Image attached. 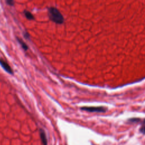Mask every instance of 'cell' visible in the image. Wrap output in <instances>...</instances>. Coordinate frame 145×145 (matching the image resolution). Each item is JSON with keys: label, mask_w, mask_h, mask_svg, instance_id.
Returning <instances> with one entry per match:
<instances>
[{"label": "cell", "mask_w": 145, "mask_h": 145, "mask_svg": "<svg viewBox=\"0 0 145 145\" xmlns=\"http://www.w3.org/2000/svg\"><path fill=\"white\" fill-rule=\"evenodd\" d=\"M48 15L51 20L57 24H62L64 22V18L59 11L53 7L48 8Z\"/></svg>", "instance_id": "cell-1"}, {"label": "cell", "mask_w": 145, "mask_h": 145, "mask_svg": "<svg viewBox=\"0 0 145 145\" xmlns=\"http://www.w3.org/2000/svg\"><path fill=\"white\" fill-rule=\"evenodd\" d=\"M81 109L90 112H105L106 111V109L102 106H84L81 108Z\"/></svg>", "instance_id": "cell-2"}, {"label": "cell", "mask_w": 145, "mask_h": 145, "mask_svg": "<svg viewBox=\"0 0 145 145\" xmlns=\"http://www.w3.org/2000/svg\"><path fill=\"white\" fill-rule=\"evenodd\" d=\"M0 65L6 72L9 73L10 74H13V71L10 65L1 58H0Z\"/></svg>", "instance_id": "cell-3"}, {"label": "cell", "mask_w": 145, "mask_h": 145, "mask_svg": "<svg viewBox=\"0 0 145 145\" xmlns=\"http://www.w3.org/2000/svg\"><path fill=\"white\" fill-rule=\"evenodd\" d=\"M40 135L41 140L43 145H47V139H46L45 133L44 131V130L41 129L40 130Z\"/></svg>", "instance_id": "cell-4"}, {"label": "cell", "mask_w": 145, "mask_h": 145, "mask_svg": "<svg viewBox=\"0 0 145 145\" xmlns=\"http://www.w3.org/2000/svg\"><path fill=\"white\" fill-rule=\"evenodd\" d=\"M17 39V40H18V41L19 42V44H20V45L22 46V47L23 48V49L24 50H27V49H28V46L27 45V44L23 41V40L22 39H20V38H19V37H17L16 38Z\"/></svg>", "instance_id": "cell-5"}, {"label": "cell", "mask_w": 145, "mask_h": 145, "mask_svg": "<svg viewBox=\"0 0 145 145\" xmlns=\"http://www.w3.org/2000/svg\"><path fill=\"white\" fill-rule=\"evenodd\" d=\"M24 15H25V17L28 19H29V20H33L34 19V16H33V15L29 11H28L27 10H25L24 11Z\"/></svg>", "instance_id": "cell-6"}, {"label": "cell", "mask_w": 145, "mask_h": 145, "mask_svg": "<svg viewBox=\"0 0 145 145\" xmlns=\"http://www.w3.org/2000/svg\"><path fill=\"white\" fill-rule=\"evenodd\" d=\"M6 3H7L8 5L13 6L14 4V1H11V0H8V1H6Z\"/></svg>", "instance_id": "cell-7"}, {"label": "cell", "mask_w": 145, "mask_h": 145, "mask_svg": "<svg viewBox=\"0 0 145 145\" xmlns=\"http://www.w3.org/2000/svg\"><path fill=\"white\" fill-rule=\"evenodd\" d=\"M140 131L143 134L145 133V125H143L140 129Z\"/></svg>", "instance_id": "cell-8"}, {"label": "cell", "mask_w": 145, "mask_h": 145, "mask_svg": "<svg viewBox=\"0 0 145 145\" xmlns=\"http://www.w3.org/2000/svg\"><path fill=\"white\" fill-rule=\"evenodd\" d=\"M129 121H131V122H137V121H139V119H138V118H132V119L129 120Z\"/></svg>", "instance_id": "cell-9"}, {"label": "cell", "mask_w": 145, "mask_h": 145, "mask_svg": "<svg viewBox=\"0 0 145 145\" xmlns=\"http://www.w3.org/2000/svg\"><path fill=\"white\" fill-rule=\"evenodd\" d=\"M24 36L25 38H27V39H29V35L27 33H24Z\"/></svg>", "instance_id": "cell-10"}, {"label": "cell", "mask_w": 145, "mask_h": 145, "mask_svg": "<svg viewBox=\"0 0 145 145\" xmlns=\"http://www.w3.org/2000/svg\"><path fill=\"white\" fill-rule=\"evenodd\" d=\"M143 125H145V120H144V121H143Z\"/></svg>", "instance_id": "cell-11"}]
</instances>
